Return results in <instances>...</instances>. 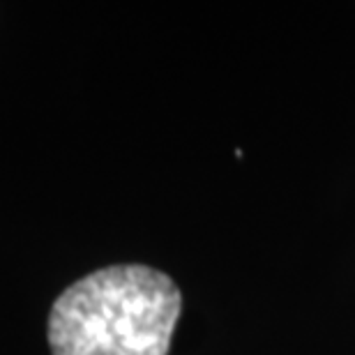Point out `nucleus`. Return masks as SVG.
Returning <instances> with one entry per match:
<instances>
[{"instance_id": "nucleus-1", "label": "nucleus", "mask_w": 355, "mask_h": 355, "mask_svg": "<svg viewBox=\"0 0 355 355\" xmlns=\"http://www.w3.org/2000/svg\"><path fill=\"white\" fill-rule=\"evenodd\" d=\"M182 295L148 266H111L55 297L49 314L53 355H168Z\"/></svg>"}]
</instances>
